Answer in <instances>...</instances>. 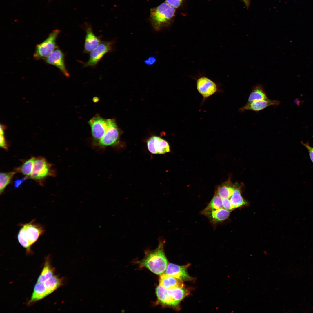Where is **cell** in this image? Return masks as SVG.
Returning <instances> with one entry per match:
<instances>
[{
    "label": "cell",
    "mask_w": 313,
    "mask_h": 313,
    "mask_svg": "<svg viewBox=\"0 0 313 313\" xmlns=\"http://www.w3.org/2000/svg\"><path fill=\"white\" fill-rule=\"evenodd\" d=\"M280 103L277 100H271L269 99L253 101L247 103L239 109V112H242L251 110L258 112L271 105L277 106Z\"/></svg>",
    "instance_id": "12"
},
{
    "label": "cell",
    "mask_w": 313,
    "mask_h": 313,
    "mask_svg": "<svg viewBox=\"0 0 313 313\" xmlns=\"http://www.w3.org/2000/svg\"><path fill=\"white\" fill-rule=\"evenodd\" d=\"M156 293L158 300L163 304L172 306H176L179 303L172 298L169 294L168 290L160 285L156 289Z\"/></svg>",
    "instance_id": "16"
},
{
    "label": "cell",
    "mask_w": 313,
    "mask_h": 313,
    "mask_svg": "<svg viewBox=\"0 0 313 313\" xmlns=\"http://www.w3.org/2000/svg\"><path fill=\"white\" fill-rule=\"evenodd\" d=\"M293 103L294 104L298 106H299L300 105L301 101L299 99L296 98L294 99Z\"/></svg>",
    "instance_id": "34"
},
{
    "label": "cell",
    "mask_w": 313,
    "mask_h": 313,
    "mask_svg": "<svg viewBox=\"0 0 313 313\" xmlns=\"http://www.w3.org/2000/svg\"><path fill=\"white\" fill-rule=\"evenodd\" d=\"M6 127L3 125H0V146L5 150H7V146L4 136V131Z\"/></svg>",
    "instance_id": "28"
},
{
    "label": "cell",
    "mask_w": 313,
    "mask_h": 313,
    "mask_svg": "<svg viewBox=\"0 0 313 313\" xmlns=\"http://www.w3.org/2000/svg\"><path fill=\"white\" fill-rule=\"evenodd\" d=\"M156 61V59L154 56H151L146 59L144 61V63L148 65H153Z\"/></svg>",
    "instance_id": "32"
},
{
    "label": "cell",
    "mask_w": 313,
    "mask_h": 313,
    "mask_svg": "<svg viewBox=\"0 0 313 313\" xmlns=\"http://www.w3.org/2000/svg\"><path fill=\"white\" fill-rule=\"evenodd\" d=\"M195 79L197 90L203 97L202 102L220 90L218 83L204 75H199Z\"/></svg>",
    "instance_id": "6"
},
{
    "label": "cell",
    "mask_w": 313,
    "mask_h": 313,
    "mask_svg": "<svg viewBox=\"0 0 313 313\" xmlns=\"http://www.w3.org/2000/svg\"><path fill=\"white\" fill-rule=\"evenodd\" d=\"M247 7H248L250 4V0H242Z\"/></svg>",
    "instance_id": "35"
},
{
    "label": "cell",
    "mask_w": 313,
    "mask_h": 313,
    "mask_svg": "<svg viewBox=\"0 0 313 313\" xmlns=\"http://www.w3.org/2000/svg\"><path fill=\"white\" fill-rule=\"evenodd\" d=\"M301 143L307 149L311 161L313 163V147L310 146L308 142L305 143L302 141H301Z\"/></svg>",
    "instance_id": "31"
},
{
    "label": "cell",
    "mask_w": 313,
    "mask_h": 313,
    "mask_svg": "<svg viewBox=\"0 0 313 313\" xmlns=\"http://www.w3.org/2000/svg\"><path fill=\"white\" fill-rule=\"evenodd\" d=\"M21 225L22 227L17 235L18 241L28 252H30L32 245L43 234L44 228L41 225L36 223L34 220Z\"/></svg>",
    "instance_id": "3"
},
{
    "label": "cell",
    "mask_w": 313,
    "mask_h": 313,
    "mask_svg": "<svg viewBox=\"0 0 313 313\" xmlns=\"http://www.w3.org/2000/svg\"><path fill=\"white\" fill-rule=\"evenodd\" d=\"M168 292L172 298L179 302L189 293L188 289L183 287L168 290Z\"/></svg>",
    "instance_id": "24"
},
{
    "label": "cell",
    "mask_w": 313,
    "mask_h": 313,
    "mask_svg": "<svg viewBox=\"0 0 313 313\" xmlns=\"http://www.w3.org/2000/svg\"><path fill=\"white\" fill-rule=\"evenodd\" d=\"M164 240H160L156 248L148 252L144 258L139 262L141 266L147 268L157 275L164 273L168 265L164 252Z\"/></svg>",
    "instance_id": "1"
},
{
    "label": "cell",
    "mask_w": 313,
    "mask_h": 313,
    "mask_svg": "<svg viewBox=\"0 0 313 313\" xmlns=\"http://www.w3.org/2000/svg\"><path fill=\"white\" fill-rule=\"evenodd\" d=\"M223 208L222 198L218 194L215 195L210 202L205 208V211L206 212L216 210Z\"/></svg>",
    "instance_id": "27"
},
{
    "label": "cell",
    "mask_w": 313,
    "mask_h": 313,
    "mask_svg": "<svg viewBox=\"0 0 313 313\" xmlns=\"http://www.w3.org/2000/svg\"><path fill=\"white\" fill-rule=\"evenodd\" d=\"M16 172H12L0 174V193L3 192L6 187L10 183Z\"/></svg>",
    "instance_id": "25"
},
{
    "label": "cell",
    "mask_w": 313,
    "mask_h": 313,
    "mask_svg": "<svg viewBox=\"0 0 313 313\" xmlns=\"http://www.w3.org/2000/svg\"><path fill=\"white\" fill-rule=\"evenodd\" d=\"M54 271V269L52 267L49 262L46 260L42 272L38 278L37 282L44 283L53 276Z\"/></svg>",
    "instance_id": "21"
},
{
    "label": "cell",
    "mask_w": 313,
    "mask_h": 313,
    "mask_svg": "<svg viewBox=\"0 0 313 313\" xmlns=\"http://www.w3.org/2000/svg\"><path fill=\"white\" fill-rule=\"evenodd\" d=\"M44 60L46 63L57 67L65 77H69V74L66 68L65 63L64 54L58 48L45 59Z\"/></svg>",
    "instance_id": "11"
},
{
    "label": "cell",
    "mask_w": 313,
    "mask_h": 313,
    "mask_svg": "<svg viewBox=\"0 0 313 313\" xmlns=\"http://www.w3.org/2000/svg\"><path fill=\"white\" fill-rule=\"evenodd\" d=\"M222 202L223 207L224 208L228 210L234 209L231 201L228 198H222Z\"/></svg>",
    "instance_id": "29"
},
{
    "label": "cell",
    "mask_w": 313,
    "mask_h": 313,
    "mask_svg": "<svg viewBox=\"0 0 313 313\" xmlns=\"http://www.w3.org/2000/svg\"><path fill=\"white\" fill-rule=\"evenodd\" d=\"M60 32L59 30H54L43 41L37 45L33 55L35 59H45L57 48L56 40Z\"/></svg>",
    "instance_id": "4"
},
{
    "label": "cell",
    "mask_w": 313,
    "mask_h": 313,
    "mask_svg": "<svg viewBox=\"0 0 313 313\" xmlns=\"http://www.w3.org/2000/svg\"><path fill=\"white\" fill-rule=\"evenodd\" d=\"M159 285L167 290L183 287L185 285L182 280L165 273L160 275Z\"/></svg>",
    "instance_id": "13"
},
{
    "label": "cell",
    "mask_w": 313,
    "mask_h": 313,
    "mask_svg": "<svg viewBox=\"0 0 313 313\" xmlns=\"http://www.w3.org/2000/svg\"><path fill=\"white\" fill-rule=\"evenodd\" d=\"M175 8L166 2L150 9V20L156 31H160L171 24L175 15Z\"/></svg>",
    "instance_id": "2"
},
{
    "label": "cell",
    "mask_w": 313,
    "mask_h": 313,
    "mask_svg": "<svg viewBox=\"0 0 313 313\" xmlns=\"http://www.w3.org/2000/svg\"><path fill=\"white\" fill-rule=\"evenodd\" d=\"M268 99L263 86L261 84H258L252 88L249 95L247 103Z\"/></svg>",
    "instance_id": "18"
},
{
    "label": "cell",
    "mask_w": 313,
    "mask_h": 313,
    "mask_svg": "<svg viewBox=\"0 0 313 313\" xmlns=\"http://www.w3.org/2000/svg\"><path fill=\"white\" fill-rule=\"evenodd\" d=\"M114 41L101 42L93 50L90 52L88 61L84 64V66H95L106 53L111 52L113 49Z\"/></svg>",
    "instance_id": "8"
},
{
    "label": "cell",
    "mask_w": 313,
    "mask_h": 313,
    "mask_svg": "<svg viewBox=\"0 0 313 313\" xmlns=\"http://www.w3.org/2000/svg\"><path fill=\"white\" fill-rule=\"evenodd\" d=\"M28 177V176H26L22 179H18L15 180L14 181V188H17L19 187L22 183L27 179Z\"/></svg>",
    "instance_id": "33"
},
{
    "label": "cell",
    "mask_w": 313,
    "mask_h": 313,
    "mask_svg": "<svg viewBox=\"0 0 313 313\" xmlns=\"http://www.w3.org/2000/svg\"><path fill=\"white\" fill-rule=\"evenodd\" d=\"M48 295L44 283L37 282L34 287L33 292L29 304L32 303L41 299Z\"/></svg>",
    "instance_id": "17"
},
{
    "label": "cell",
    "mask_w": 313,
    "mask_h": 313,
    "mask_svg": "<svg viewBox=\"0 0 313 313\" xmlns=\"http://www.w3.org/2000/svg\"><path fill=\"white\" fill-rule=\"evenodd\" d=\"M91 129L93 145L95 146L105 132L108 126V119L96 115L88 122Z\"/></svg>",
    "instance_id": "7"
},
{
    "label": "cell",
    "mask_w": 313,
    "mask_h": 313,
    "mask_svg": "<svg viewBox=\"0 0 313 313\" xmlns=\"http://www.w3.org/2000/svg\"><path fill=\"white\" fill-rule=\"evenodd\" d=\"M108 126L104 134L95 146L100 148L114 147L119 143L121 132L114 119H108Z\"/></svg>",
    "instance_id": "5"
},
{
    "label": "cell",
    "mask_w": 313,
    "mask_h": 313,
    "mask_svg": "<svg viewBox=\"0 0 313 313\" xmlns=\"http://www.w3.org/2000/svg\"><path fill=\"white\" fill-rule=\"evenodd\" d=\"M238 185L237 184L235 185L234 190L230 199L234 209L247 204L246 201L242 196L240 188Z\"/></svg>",
    "instance_id": "20"
},
{
    "label": "cell",
    "mask_w": 313,
    "mask_h": 313,
    "mask_svg": "<svg viewBox=\"0 0 313 313\" xmlns=\"http://www.w3.org/2000/svg\"><path fill=\"white\" fill-rule=\"evenodd\" d=\"M86 32L84 52L89 53L95 49L101 42L100 38L94 34L90 26L87 27Z\"/></svg>",
    "instance_id": "15"
},
{
    "label": "cell",
    "mask_w": 313,
    "mask_h": 313,
    "mask_svg": "<svg viewBox=\"0 0 313 313\" xmlns=\"http://www.w3.org/2000/svg\"><path fill=\"white\" fill-rule=\"evenodd\" d=\"M48 292L50 294L63 285V278L53 276L44 283Z\"/></svg>",
    "instance_id": "19"
},
{
    "label": "cell",
    "mask_w": 313,
    "mask_h": 313,
    "mask_svg": "<svg viewBox=\"0 0 313 313\" xmlns=\"http://www.w3.org/2000/svg\"><path fill=\"white\" fill-rule=\"evenodd\" d=\"M188 265L179 266L172 263L168 265L165 273L183 280H190L192 279L188 274L187 269Z\"/></svg>",
    "instance_id": "14"
},
{
    "label": "cell",
    "mask_w": 313,
    "mask_h": 313,
    "mask_svg": "<svg viewBox=\"0 0 313 313\" xmlns=\"http://www.w3.org/2000/svg\"><path fill=\"white\" fill-rule=\"evenodd\" d=\"M51 165L43 158H35L30 178L35 180L43 179L53 174Z\"/></svg>",
    "instance_id": "9"
},
{
    "label": "cell",
    "mask_w": 313,
    "mask_h": 313,
    "mask_svg": "<svg viewBox=\"0 0 313 313\" xmlns=\"http://www.w3.org/2000/svg\"><path fill=\"white\" fill-rule=\"evenodd\" d=\"M149 151L154 154H163L170 151L168 143L165 140L157 136L150 137L147 142Z\"/></svg>",
    "instance_id": "10"
},
{
    "label": "cell",
    "mask_w": 313,
    "mask_h": 313,
    "mask_svg": "<svg viewBox=\"0 0 313 313\" xmlns=\"http://www.w3.org/2000/svg\"><path fill=\"white\" fill-rule=\"evenodd\" d=\"M183 0H165V2L174 8H178L181 5Z\"/></svg>",
    "instance_id": "30"
},
{
    "label": "cell",
    "mask_w": 313,
    "mask_h": 313,
    "mask_svg": "<svg viewBox=\"0 0 313 313\" xmlns=\"http://www.w3.org/2000/svg\"><path fill=\"white\" fill-rule=\"evenodd\" d=\"M230 214L229 210L223 208L211 211V217L215 221H221L226 219Z\"/></svg>",
    "instance_id": "23"
},
{
    "label": "cell",
    "mask_w": 313,
    "mask_h": 313,
    "mask_svg": "<svg viewBox=\"0 0 313 313\" xmlns=\"http://www.w3.org/2000/svg\"><path fill=\"white\" fill-rule=\"evenodd\" d=\"M35 159V157H33L27 160L17 170H19L23 174L26 176H30Z\"/></svg>",
    "instance_id": "26"
},
{
    "label": "cell",
    "mask_w": 313,
    "mask_h": 313,
    "mask_svg": "<svg viewBox=\"0 0 313 313\" xmlns=\"http://www.w3.org/2000/svg\"><path fill=\"white\" fill-rule=\"evenodd\" d=\"M235 186L229 185V183H225L219 187L218 194L222 198L229 199L232 195Z\"/></svg>",
    "instance_id": "22"
}]
</instances>
